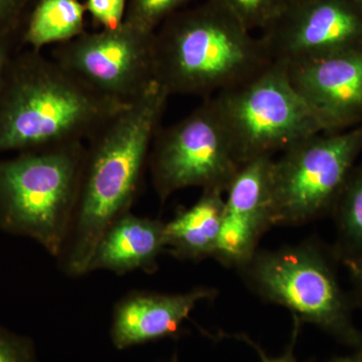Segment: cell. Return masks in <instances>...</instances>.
Wrapping results in <instances>:
<instances>
[{"mask_svg": "<svg viewBox=\"0 0 362 362\" xmlns=\"http://www.w3.org/2000/svg\"><path fill=\"white\" fill-rule=\"evenodd\" d=\"M261 40L277 63L318 58L362 45V13L350 0H296Z\"/></svg>", "mask_w": 362, "mask_h": 362, "instance_id": "30bf717a", "label": "cell"}, {"mask_svg": "<svg viewBox=\"0 0 362 362\" xmlns=\"http://www.w3.org/2000/svg\"><path fill=\"white\" fill-rule=\"evenodd\" d=\"M86 7L78 0H40L33 9L21 42L42 51L45 45L65 44L84 33Z\"/></svg>", "mask_w": 362, "mask_h": 362, "instance_id": "2e32d148", "label": "cell"}, {"mask_svg": "<svg viewBox=\"0 0 362 362\" xmlns=\"http://www.w3.org/2000/svg\"><path fill=\"white\" fill-rule=\"evenodd\" d=\"M223 207V192H202L194 206L165 223V251L185 261L213 258L220 238Z\"/></svg>", "mask_w": 362, "mask_h": 362, "instance_id": "9a60e30c", "label": "cell"}, {"mask_svg": "<svg viewBox=\"0 0 362 362\" xmlns=\"http://www.w3.org/2000/svg\"><path fill=\"white\" fill-rule=\"evenodd\" d=\"M333 209L341 258L362 252V168L351 171Z\"/></svg>", "mask_w": 362, "mask_h": 362, "instance_id": "e0dca14e", "label": "cell"}, {"mask_svg": "<svg viewBox=\"0 0 362 362\" xmlns=\"http://www.w3.org/2000/svg\"><path fill=\"white\" fill-rule=\"evenodd\" d=\"M240 168L211 97L178 122L159 128L148 158L162 204L189 187L226 194Z\"/></svg>", "mask_w": 362, "mask_h": 362, "instance_id": "ba28073f", "label": "cell"}, {"mask_svg": "<svg viewBox=\"0 0 362 362\" xmlns=\"http://www.w3.org/2000/svg\"><path fill=\"white\" fill-rule=\"evenodd\" d=\"M361 151L362 123L305 138L272 158L273 226L302 225L333 209Z\"/></svg>", "mask_w": 362, "mask_h": 362, "instance_id": "52a82bcc", "label": "cell"}, {"mask_svg": "<svg viewBox=\"0 0 362 362\" xmlns=\"http://www.w3.org/2000/svg\"><path fill=\"white\" fill-rule=\"evenodd\" d=\"M86 143L26 150L0 160V230L28 238L58 259L84 168Z\"/></svg>", "mask_w": 362, "mask_h": 362, "instance_id": "277c9868", "label": "cell"}, {"mask_svg": "<svg viewBox=\"0 0 362 362\" xmlns=\"http://www.w3.org/2000/svg\"><path fill=\"white\" fill-rule=\"evenodd\" d=\"M153 39L154 33L124 21L57 45L52 58L98 94L127 105L156 82Z\"/></svg>", "mask_w": 362, "mask_h": 362, "instance_id": "9c48e42d", "label": "cell"}, {"mask_svg": "<svg viewBox=\"0 0 362 362\" xmlns=\"http://www.w3.org/2000/svg\"><path fill=\"white\" fill-rule=\"evenodd\" d=\"M158 83L126 105L86 142L77 209L59 257L66 276L88 275L90 257L112 223L129 213L169 99Z\"/></svg>", "mask_w": 362, "mask_h": 362, "instance_id": "6da1fadb", "label": "cell"}, {"mask_svg": "<svg viewBox=\"0 0 362 362\" xmlns=\"http://www.w3.org/2000/svg\"><path fill=\"white\" fill-rule=\"evenodd\" d=\"M213 98L240 166L274 156L318 133L322 125L293 88L285 64L273 62L244 84Z\"/></svg>", "mask_w": 362, "mask_h": 362, "instance_id": "8992f818", "label": "cell"}, {"mask_svg": "<svg viewBox=\"0 0 362 362\" xmlns=\"http://www.w3.org/2000/svg\"><path fill=\"white\" fill-rule=\"evenodd\" d=\"M169 362H180V361H178V357L175 356L173 357V358H171V361Z\"/></svg>", "mask_w": 362, "mask_h": 362, "instance_id": "83f0119b", "label": "cell"}, {"mask_svg": "<svg viewBox=\"0 0 362 362\" xmlns=\"http://www.w3.org/2000/svg\"><path fill=\"white\" fill-rule=\"evenodd\" d=\"M240 271L262 299L285 307L300 323L315 325L339 341L362 349V333L352 323L349 299L318 247L302 244L257 251Z\"/></svg>", "mask_w": 362, "mask_h": 362, "instance_id": "5b68a950", "label": "cell"}, {"mask_svg": "<svg viewBox=\"0 0 362 362\" xmlns=\"http://www.w3.org/2000/svg\"><path fill=\"white\" fill-rule=\"evenodd\" d=\"M127 0H87L86 11H89L104 30H113L122 25L126 16Z\"/></svg>", "mask_w": 362, "mask_h": 362, "instance_id": "44dd1931", "label": "cell"}, {"mask_svg": "<svg viewBox=\"0 0 362 362\" xmlns=\"http://www.w3.org/2000/svg\"><path fill=\"white\" fill-rule=\"evenodd\" d=\"M164 226L160 220L131 211L124 214L98 242L87 273L105 270L122 276L139 270L153 274L158 269L159 256L165 251Z\"/></svg>", "mask_w": 362, "mask_h": 362, "instance_id": "5bb4252c", "label": "cell"}, {"mask_svg": "<svg viewBox=\"0 0 362 362\" xmlns=\"http://www.w3.org/2000/svg\"><path fill=\"white\" fill-rule=\"evenodd\" d=\"M16 49V35L0 37V85L6 64Z\"/></svg>", "mask_w": 362, "mask_h": 362, "instance_id": "d4e9b609", "label": "cell"}, {"mask_svg": "<svg viewBox=\"0 0 362 362\" xmlns=\"http://www.w3.org/2000/svg\"><path fill=\"white\" fill-rule=\"evenodd\" d=\"M26 0H0V37L16 35Z\"/></svg>", "mask_w": 362, "mask_h": 362, "instance_id": "7402d4cb", "label": "cell"}, {"mask_svg": "<svg viewBox=\"0 0 362 362\" xmlns=\"http://www.w3.org/2000/svg\"><path fill=\"white\" fill-rule=\"evenodd\" d=\"M300 324L301 323H300L297 319H295V329L292 334L291 343L288 345L287 349L285 350L284 354L278 357H270L267 356L265 351H264L258 344H256V343L250 339L249 337H245V335H235V337L238 338V339L243 340V341H246L247 344L254 347L257 354H259V358H261V362H302L298 361L294 354V346L295 344H296Z\"/></svg>", "mask_w": 362, "mask_h": 362, "instance_id": "603a6c76", "label": "cell"}, {"mask_svg": "<svg viewBox=\"0 0 362 362\" xmlns=\"http://www.w3.org/2000/svg\"><path fill=\"white\" fill-rule=\"evenodd\" d=\"M0 362H40L35 342L0 323Z\"/></svg>", "mask_w": 362, "mask_h": 362, "instance_id": "ffe728a7", "label": "cell"}, {"mask_svg": "<svg viewBox=\"0 0 362 362\" xmlns=\"http://www.w3.org/2000/svg\"><path fill=\"white\" fill-rule=\"evenodd\" d=\"M272 158L243 166L226 192L220 238L214 259L240 269L258 251L264 233L273 226L269 195Z\"/></svg>", "mask_w": 362, "mask_h": 362, "instance_id": "7c38bea8", "label": "cell"}, {"mask_svg": "<svg viewBox=\"0 0 362 362\" xmlns=\"http://www.w3.org/2000/svg\"><path fill=\"white\" fill-rule=\"evenodd\" d=\"M361 351H362V349H361Z\"/></svg>", "mask_w": 362, "mask_h": 362, "instance_id": "f1b7e54d", "label": "cell"}, {"mask_svg": "<svg viewBox=\"0 0 362 362\" xmlns=\"http://www.w3.org/2000/svg\"><path fill=\"white\" fill-rule=\"evenodd\" d=\"M350 1H351L362 13V0H350Z\"/></svg>", "mask_w": 362, "mask_h": 362, "instance_id": "4316f807", "label": "cell"}, {"mask_svg": "<svg viewBox=\"0 0 362 362\" xmlns=\"http://www.w3.org/2000/svg\"><path fill=\"white\" fill-rule=\"evenodd\" d=\"M342 259L354 286L357 300L362 305V252L342 257Z\"/></svg>", "mask_w": 362, "mask_h": 362, "instance_id": "cb8c5ba5", "label": "cell"}, {"mask_svg": "<svg viewBox=\"0 0 362 362\" xmlns=\"http://www.w3.org/2000/svg\"><path fill=\"white\" fill-rule=\"evenodd\" d=\"M124 106L90 89L52 57L16 49L0 85V154L86 143Z\"/></svg>", "mask_w": 362, "mask_h": 362, "instance_id": "7a4b0ae2", "label": "cell"}, {"mask_svg": "<svg viewBox=\"0 0 362 362\" xmlns=\"http://www.w3.org/2000/svg\"><path fill=\"white\" fill-rule=\"evenodd\" d=\"M328 362H362V351L361 350H356L354 356L335 357Z\"/></svg>", "mask_w": 362, "mask_h": 362, "instance_id": "484cf974", "label": "cell"}, {"mask_svg": "<svg viewBox=\"0 0 362 362\" xmlns=\"http://www.w3.org/2000/svg\"><path fill=\"white\" fill-rule=\"evenodd\" d=\"M286 68L293 88L324 132H340L362 123V45Z\"/></svg>", "mask_w": 362, "mask_h": 362, "instance_id": "8fae6325", "label": "cell"}, {"mask_svg": "<svg viewBox=\"0 0 362 362\" xmlns=\"http://www.w3.org/2000/svg\"><path fill=\"white\" fill-rule=\"evenodd\" d=\"M211 288L164 294L132 291L121 298L112 315L110 337L118 350L176 337L195 307L216 296Z\"/></svg>", "mask_w": 362, "mask_h": 362, "instance_id": "4fadbf2b", "label": "cell"}, {"mask_svg": "<svg viewBox=\"0 0 362 362\" xmlns=\"http://www.w3.org/2000/svg\"><path fill=\"white\" fill-rule=\"evenodd\" d=\"M247 30L256 25H270L284 11L286 0H221Z\"/></svg>", "mask_w": 362, "mask_h": 362, "instance_id": "ac0fdd59", "label": "cell"}, {"mask_svg": "<svg viewBox=\"0 0 362 362\" xmlns=\"http://www.w3.org/2000/svg\"><path fill=\"white\" fill-rule=\"evenodd\" d=\"M187 0H131L125 23L143 32L156 33L154 28L163 18Z\"/></svg>", "mask_w": 362, "mask_h": 362, "instance_id": "d6986e66", "label": "cell"}, {"mask_svg": "<svg viewBox=\"0 0 362 362\" xmlns=\"http://www.w3.org/2000/svg\"><path fill=\"white\" fill-rule=\"evenodd\" d=\"M156 81L169 96L207 99L244 84L273 64L262 40L221 0L180 14L154 33Z\"/></svg>", "mask_w": 362, "mask_h": 362, "instance_id": "3957f363", "label": "cell"}]
</instances>
